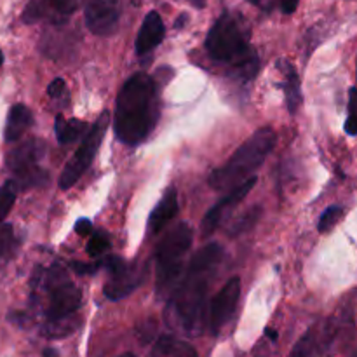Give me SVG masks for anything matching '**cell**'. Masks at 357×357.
I'll use <instances>...</instances> for the list:
<instances>
[{
	"label": "cell",
	"mask_w": 357,
	"mask_h": 357,
	"mask_svg": "<svg viewBox=\"0 0 357 357\" xmlns=\"http://www.w3.org/2000/svg\"><path fill=\"white\" fill-rule=\"evenodd\" d=\"M86 24L94 35L107 37L119 26L121 3L119 0H91L86 7Z\"/></svg>",
	"instance_id": "8fae6325"
},
{
	"label": "cell",
	"mask_w": 357,
	"mask_h": 357,
	"mask_svg": "<svg viewBox=\"0 0 357 357\" xmlns=\"http://www.w3.org/2000/svg\"><path fill=\"white\" fill-rule=\"evenodd\" d=\"M185 21H187V14H183V16H181V17H178V21H176V23H174V26H176V28H183Z\"/></svg>",
	"instance_id": "d6a6232c"
},
{
	"label": "cell",
	"mask_w": 357,
	"mask_h": 357,
	"mask_svg": "<svg viewBox=\"0 0 357 357\" xmlns=\"http://www.w3.org/2000/svg\"><path fill=\"white\" fill-rule=\"evenodd\" d=\"M101 261L103 268L110 272V279L103 289L108 300H122L129 296L143 284L149 274V267L145 264H126L121 257H107Z\"/></svg>",
	"instance_id": "9c48e42d"
},
{
	"label": "cell",
	"mask_w": 357,
	"mask_h": 357,
	"mask_svg": "<svg viewBox=\"0 0 357 357\" xmlns=\"http://www.w3.org/2000/svg\"><path fill=\"white\" fill-rule=\"evenodd\" d=\"M260 216H261V208L260 206H255V208H251L250 211L244 213V215L241 216L236 223H234L232 229L229 230V234L232 237H236V236H239V234L248 232V230H250L251 227H253L255 223L260 220Z\"/></svg>",
	"instance_id": "44dd1931"
},
{
	"label": "cell",
	"mask_w": 357,
	"mask_h": 357,
	"mask_svg": "<svg viewBox=\"0 0 357 357\" xmlns=\"http://www.w3.org/2000/svg\"><path fill=\"white\" fill-rule=\"evenodd\" d=\"M65 89H66L65 80H63V79H54L51 84H49L47 94L51 98H59L63 93H65Z\"/></svg>",
	"instance_id": "83f0119b"
},
{
	"label": "cell",
	"mask_w": 357,
	"mask_h": 357,
	"mask_svg": "<svg viewBox=\"0 0 357 357\" xmlns=\"http://www.w3.org/2000/svg\"><path fill=\"white\" fill-rule=\"evenodd\" d=\"M108 124H110V115H108V112H103L100 121H98L96 124L89 129V132L84 136L79 149L75 150L72 159L66 162L65 169H63L61 176H59V188H61V190L72 188L73 185L82 178V174L89 169L94 157H96L98 149H100L101 142H103Z\"/></svg>",
	"instance_id": "52a82bcc"
},
{
	"label": "cell",
	"mask_w": 357,
	"mask_h": 357,
	"mask_svg": "<svg viewBox=\"0 0 357 357\" xmlns=\"http://www.w3.org/2000/svg\"><path fill=\"white\" fill-rule=\"evenodd\" d=\"M150 357H199V354L187 342L173 335H164L153 344Z\"/></svg>",
	"instance_id": "e0dca14e"
},
{
	"label": "cell",
	"mask_w": 357,
	"mask_h": 357,
	"mask_svg": "<svg viewBox=\"0 0 357 357\" xmlns=\"http://www.w3.org/2000/svg\"><path fill=\"white\" fill-rule=\"evenodd\" d=\"M255 185H257V176L250 178V180L244 181L243 185L232 188L225 197H222V201L216 202V204L206 213L204 220H202V225H201L202 234H204V236H211V234L222 225L223 220L232 213V209L236 208L239 202H243L244 197L253 190Z\"/></svg>",
	"instance_id": "7c38bea8"
},
{
	"label": "cell",
	"mask_w": 357,
	"mask_h": 357,
	"mask_svg": "<svg viewBox=\"0 0 357 357\" xmlns=\"http://www.w3.org/2000/svg\"><path fill=\"white\" fill-rule=\"evenodd\" d=\"M223 250L220 244L211 243L201 248L188 264L180 284L169 298L171 324L187 335H199L204 328L206 303L209 288L222 264Z\"/></svg>",
	"instance_id": "6da1fadb"
},
{
	"label": "cell",
	"mask_w": 357,
	"mask_h": 357,
	"mask_svg": "<svg viewBox=\"0 0 357 357\" xmlns=\"http://www.w3.org/2000/svg\"><path fill=\"white\" fill-rule=\"evenodd\" d=\"M164 35H166V28H164V21L160 14L155 13V10L146 14L138 31V37H136V54L143 56L152 51V49H155L164 40Z\"/></svg>",
	"instance_id": "5bb4252c"
},
{
	"label": "cell",
	"mask_w": 357,
	"mask_h": 357,
	"mask_svg": "<svg viewBox=\"0 0 357 357\" xmlns=\"http://www.w3.org/2000/svg\"><path fill=\"white\" fill-rule=\"evenodd\" d=\"M79 7V0H31L23 13L24 23H35L49 20L52 23H63Z\"/></svg>",
	"instance_id": "4fadbf2b"
},
{
	"label": "cell",
	"mask_w": 357,
	"mask_h": 357,
	"mask_svg": "<svg viewBox=\"0 0 357 357\" xmlns=\"http://www.w3.org/2000/svg\"><path fill=\"white\" fill-rule=\"evenodd\" d=\"M251 2H255L258 7H261L265 10H271L272 7L278 6V0H251Z\"/></svg>",
	"instance_id": "4dcf8cb0"
},
{
	"label": "cell",
	"mask_w": 357,
	"mask_h": 357,
	"mask_svg": "<svg viewBox=\"0 0 357 357\" xmlns=\"http://www.w3.org/2000/svg\"><path fill=\"white\" fill-rule=\"evenodd\" d=\"M241 296V279L232 278L225 282L218 295L211 300L208 312V324L211 333H218L230 319L237 309V302Z\"/></svg>",
	"instance_id": "30bf717a"
},
{
	"label": "cell",
	"mask_w": 357,
	"mask_h": 357,
	"mask_svg": "<svg viewBox=\"0 0 357 357\" xmlns=\"http://www.w3.org/2000/svg\"><path fill=\"white\" fill-rule=\"evenodd\" d=\"M108 246H110V241L105 237V234H94L87 243V253L91 257H100L108 250Z\"/></svg>",
	"instance_id": "d4e9b609"
},
{
	"label": "cell",
	"mask_w": 357,
	"mask_h": 357,
	"mask_svg": "<svg viewBox=\"0 0 357 357\" xmlns=\"http://www.w3.org/2000/svg\"><path fill=\"white\" fill-rule=\"evenodd\" d=\"M281 72H282V89H284L286 105L291 114H296L298 107L302 105V91H300V79L296 75L295 68L289 63L281 61Z\"/></svg>",
	"instance_id": "ac0fdd59"
},
{
	"label": "cell",
	"mask_w": 357,
	"mask_h": 357,
	"mask_svg": "<svg viewBox=\"0 0 357 357\" xmlns=\"http://www.w3.org/2000/svg\"><path fill=\"white\" fill-rule=\"evenodd\" d=\"M298 2H300V0H284V2H282V10H284V14L295 13Z\"/></svg>",
	"instance_id": "f546056e"
},
{
	"label": "cell",
	"mask_w": 357,
	"mask_h": 357,
	"mask_svg": "<svg viewBox=\"0 0 357 357\" xmlns=\"http://www.w3.org/2000/svg\"><path fill=\"white\" fill-rule=\"evenodd\" d=\"M17 185L14 183L13 180L6 181V183L0 187V225H2L3 220L7 218V215L13 209L14 202H16V195H17Z\"/></svg>",
	"instance_id": "ffe728a7"
},
{
	"label": "cell",
	"mask_w": 357,
	"mask_h": 357,
	"mask_svg": "<svg viewBox=\"0 0 357 357\" xmlns=\"http://www.w3.org/2000/svg\"><path fill=\"white\" fill-rule=\"evenodd\" d=\"M14 232L10 225H0V260L9 257L14 248Z\"/></svg>",
	"instance_id": "cb8c5ba5"
},
{
	"label": "cell",
	"mask_w": 357,
	"mask_h": 357,
	"mask_svg": "<svg viewBox=\"0 0 357 357\" xmlns=\"http://www.w3.org/2000/svg\"><path fill=\"white\" fill-rule=\"evenodd\" d=\"M345 132L351 136H357V87L351 89L349 98V117L345 122Z\"/></svg>",
	"instance_id": "603a6c76"
},
{
	"label": "cell",
	"mask_w": 357,
	"mask_h": 357,
	"mask_svg": "<svg viewBox=\"0 0 357 357\" xmlns=\"http://www.w3.org/2000/svg\"><path fill=\"white\" fill-rule=\"evenodd\" d=\"M342 215H344V209H342L340 206H330V208L321 215L319 223H317V230H319V232H328V230H331L337 225L338 220L342 218Z\"/></svg>",
	"instance_id": "7402d4cb"
},
{
	"label": "cell",
	"mask_w": 357,
	"mask_h": 357,
	"mask_svg": "<svg viewBox=\"0 0 357 357\" xmlns=\"http://www.w3.org/2000/svg\"><path fill=\"white\" fill-rule=\"evenodd\" d=\"M206 51L213 59L229 63L241 77L251 79L258 72V58L248 44L246 31L236 16L225 13L206 37Z\"/></svg>",
	"instance_id": "277c9868"
},
{
	"label": "cell",
	"mask_w": 357,
	"mask_h": 357,
	"mask_svg": "<svg viewBox=\"0 0 357 357\" xmlns=\"http://www.w3.org/2000/svg\"><path fill=\"white\" fill-rule=\"evenodd\" d=\"M70 267H72V271L79 275L93 274V272L103 268V261L100 260V261H96V264H80V261H72V264H70Z\"/></svg>",
	"instance_id": "4316f807"
},
{
	"label": "cell",
	"mask_w": 357,
	"mask_h": 357,
	"mask_svg": "<svg viewBox=\"0 0 357 357\" xmlns=\"http://www.w3.org/2000/svg\"><path fill=\"white\" fill-rule=\"evenodd\" d=\"M33 293H42L44 305V331L49 338H63L72 335L79 326L77 312L82 303V293L70 281L61 265H52L47 271L38 268L31 279Z\"/></svg>",
	"instance_id": "3957f363"
},
{
	"label": "cell",
	"mask_w": 357,
	"mask_h": 357,
	"mask_svg": "<svg viewBox=\"0 0 357 357\" xmlns=\"http://www.w3.org/2000/svg\"><path fill=\"white\" fill-rule=\"evenodd\" d=\"M312 333H307L305 337H302V340L295 345V349H293L289 357H310V354H312Z\"/></svg>",
	"instance_id": "484cf974"
},
{
	"label": "cell",
	"mask_w": 357,
	"mask_h": 357,
	"mask_svg": "<svg viewBox=\"0 0 357 357\" xmlns=\"http://www.w3.org/2000/svg\"><path fill=\"white\" fill-rule=\"evenodd\" d=\"M159 93L146 73L129 77L121 87L114 114V129L126 145L145 142L159 117Z\"/></svg>",
	"instance_id": "7a4b0ae2"
},
{
	"label": "cell",
	"mask_w": 357,
	"mask_h": 357,
	"mask_svg": "<svg viewBox=\"0 0 357 357\" xmlns=\"http://www.w3.org/2000/svg\"><path fill=\"white\" fill-rule=\"evenodd\" d=\"M2 63H3V54H2V51H0V66H2Z\"/></svg>",
	"instance_id": "d590c367"
},
{
	"label": "cell",
	"mask_w": 357,
	"mask_h": 357,
	"mask_svg": "<svg viewBox=\"0 0 357 357\" xmlns=\"http://www.w3.org/2000/svg\"><path fill=\"white\" fill-rule=\"evenodd\" d=\"M44 143L38 139H26L7 155V167L20 190L37 187L45 180V173L40 167Z\"/></svg>",
	"instance_id": "ba28073f"
},
{
	"label": "cell",
	"mask_w": 357,
	"mask_h": 357,
	"mask_svg": "<svg viewBox=\"0 0 357 357\" xmlns=\"http://www.w3.org/2000/svg\"><path fill=\"white\" fill-rule=\"evenodd\" d=\"M194 232L188 223H178L160 241L155 250L157 295L171 298L185 275V257L192 246Z\"/></svg>",
	"instance_id": "8992f818"
},
{
	"label": "cell",
	"mask_w": 357,
	"mask_h": 357,
	"mask_svg": "<svg viewBox=\"0 0 357 357\" xmlns=\"http://www.w3.org/2000/svg\"><path fill=\"white\" fill-rule=\"evenodd\" d=\"M31 124H33V115H31L30 108L21 103L10 107L9 115H7L6 131H3L6 142H17L30 129Z\"/></svg>",
	"instance_id": "2e32d148"
},
{
	"label": "cell",
	"mask_w": 357,
	"mask_h": 357,
	"mask_svg": "<svg viewBox=\"0 0 357 357\" xmlns=\"http://www.w3.org/2000/svg\"><path fill=\"white\" fill-rule=\"evenodd\" d=\"M86 129V124L80 121H66L63 115H58L56 117V124H54V132L56 138H58L59 143L66 145V143H72L75 139H79V136L82 135V131Z\"/></svg>",
	"instance_id": "d6986e66"
},
{
	"label": "cell",
	"mask_w": 357,
	"mask_h": 357,
	"mask_svg": "<svg viewBox=\"0 0 357 357\" xmlns=\"http://www.w3.org/2000/svg\"><path fill=\"white\" fill-rule=\"evenodd\" d=\"M44 357H58V352H56L54 349H45Z\"/></svg>",
	"instance_id": "836d02e7"
},
{
	"label": "cell",
	"mask_w": 357,
	"mask_h": 357,
	"mask_svg": "<svg viewBox=\"0 0 357 357\" xmlns=\"http://www.w3.org/2000/svg\"><path fill=\"white\" fill-rule=\"evenodd\" d=\"M278 143L274 129L261 128L248 138L223 166L209 174V185L215 190L225 192L239 187L255 176V171L265 162Z\"/></svg>",
	"instance_id": "5b68a950"
},
{
	"label": "cell",
	"mask_w": 357,
	"mask_h": 357,
	"mask_svg": "<svg viewBox=\"0 0 357 357\" xmlns=\"http://www.w3.org/2000/svg\"><path fill=\"white\" fill-rule=\"evenodd\" d=\"M75 232L79 234V236H89L91 232H93V223L89 222L87 218H80L77 220L75 223Z\"/></svg>",
	"instance_id": "f1b7e54d"
},
{
	"label": "cell",
	"mask_w": 357,
	"mask_h": 357,
	"mask_svg": "<svg viewBox=\"0 0 357 357\" xmlns=\"http://www.w3.org/2000/svg\"><path fill=\"white\" fill-rule=\"evenodd\" d=\"M188 2H190L192 6L197 7V9H202V7L206 6V0H188Z\"/></svg>",
	"instance_id": "1f68e13d"
},
{
	"label": "cell",
	"mask_w": 357,
	"mask_h": 357,
	"mask_svg": "<svg viewBox=\"0 0 357 357\" xmlns=\"http://www.w3.org/2000/svg\"><path fill=\"white\" fill-rule=\"evenodd\" d=\"M178 215V194L174 188L164 194V197L160 199L159 204L155 206L152 213H150L149 218V230L152 234H159L174 216Z\"/></svg>",
	"instance_id": "9a60e30c"
},
{
	"label": "cell",
	"mask_w": 357,
	"mask_h": 357,
	"mask_svg": "<svg viewBox=\"0 0 357 357\" xmlns=\"http://www.w3.org/2000/svg\"><path fill=\"white\" fill-rule=\"evenodd\" d=\"M119 357H136V356L131 354V352H126V354H122V356H119Z\"/></svg>",
	"instance_id": "e575fe53"
}]
</instances>
